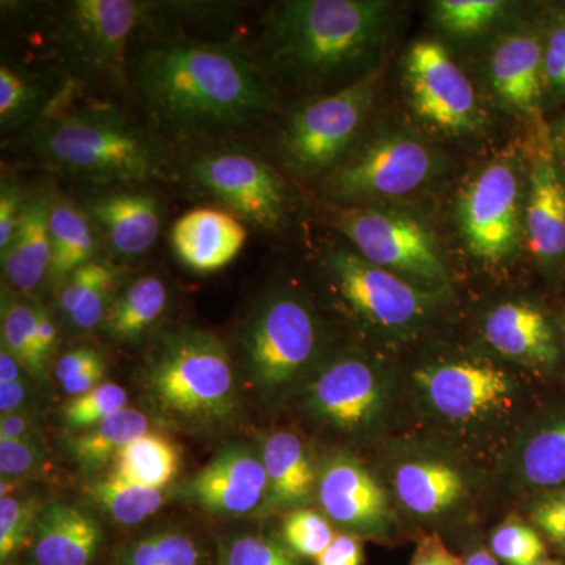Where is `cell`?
<instances>
[{
    "instance_id": "cell-1",
    "label": "cell",
    "mask_w": 565,
    "mask_h": 565,
    "mask_svg": "<svg viewBox=\"0 0 565 565\" xmlns=\"http://www.w3.org/2000/svg\"><path fill=\"white\" fill-rule=\"evenodd\" d=\"M129 85L145 125L167 145L236 139L256 128L277 99L262 61L244 47L182 36L141 44Z\"/></svg>"
},
{
    "instance_id": "cell-2",
    "label": "cell",
    "mask_w": 565,
    "mask_h": 565,
    "mask_svg": "<svg viewBox=\"0 0 565 565\" xmlns=\"http://www.w3.org/2000/svg\"><path fill=\"white\" fill-rule=\"evenodd\" d=\"M396 22L385 0H286L264 18L259 61L274 84L337 92L379 70Z\"/></svg>"
},
{
    "instance_id": "cell-3",
    "label": "cell",
    "mask_w": 565,
    "mask_h": 565,
    "mask_svg": "<svg viewBox=\"0 0 565 565\" xmlns=\"http://www.w3.org/2000/svg\"><path fill=\"white\" fill-rule=\"evenodd\" d=\"M18 158L93 189L172 182L169 147L147 125L106 103H57L28 131L13 137Z\"/></svg>"
},
{
    "instance_id": "cell-4",
    "label": "cell",
    "mask_w": 565,
    "mask_h": 565,
    "mask_svg": "<svg viewBox=\"0 0 565 565\" xmlns=\"http://www.w3.org/2000/svg\"><path fill=\"white\" fill-rule=\"evenodd\" d=\"M137 375L145 404L170 426L215 430L239 415L232 355L221 338L207 330H161L152 338Z\"/></svg>"
},
{
    "instance_id": "cell-5",
    "label": "cell",
    "mask_w": 565,
    "mask_h": 565,
    "mask_svg": "<svg viewBox=\"0 0 565 565\" xmlns=\"http://www.w3.org/2000/svg\"><path fill=\"white\" fill-rule=\"evenodd\" d=\"M326 329L310 300L291 289L264 296L241 332L239 364L245 382L273 401L318 366Z\"/></svg>"
},
{
    "instance_id": "cell-6",
    "label": "cell",
    "mask_w": 565,
    "mask_h": 565,
    "mask_svg": "<svg viewBox=\"0 0 565 565\" xmlns=\"http://www.w3.org/2000/svg\"><path fill=\"white\" fill-rule=\"evenodd\" d=\"M156 7L137 0H73L58 6L51 43L70 82L128 87L134 33Z\"/></svg>"
},
{
    "instance_id": "cell-7",
    "label": "cell",
    "mask_w": 565,
    "mask_h": 565,
    "mask_svg": "<svg viewBox=\"0 0 565 565\" xmlns=\"http://www.w3.org/2000/svg\"><path fill=\"white\" fill-rule=\"evenodd\" d=\"M379 82L381 70L371 71L291 111L275 140L285 169L302 180L332 172L359 141L377 98Z\"/></svg>"
},
{
    "instance_id": "cell-8",
    "label": "cell",
    "mask_w": 565,
    "mask_h": 565,
    "mask_svg": "<svg viewBox=\"0 0 565 565\" xmlns=\"http://www.w3.org/2000/svg\"><path fill=\"white\" fill-rule=\"evenodd\" d=\"M444 170V156L422 137L392 129L355 145L321 178V188L330 203L371 206L414 195Z\"/></svg>"
},
{
    "instance_id": "cell-9",
    "label": "cell",
    "mask_w": 565,
    "mask_h": 565,
    "mask_svg": "<svg viewBox=\"0 0 565 565\" xmlns=\"http://www.w3.org/2000/svg\"><path fill=\"white\" fill-rule=\"evenodd\" d=\"M322 270L333 299L373 332L411 333L435 308V291L366 262L353 248H330L322 256Z\"/></svg>"
},
{
    "instance_id": "cell-10",
    "label": "cell",
    "mask_w": 565,
    "mask_h": 565,
    "mask_svg": "<svg viewBox=\"0 0 565 565\" xmlns=\"http://www.w3.org/2000/svg\"><path fill=\"white\" fill-rule=\"evenodd\" d=\"M323 221L351 243L366 262L437 291L448 285V269L433 232L403 212L373 206L327 204Z\"/></svg>"
},
{
    "instance_id": "cell-11",
    "label": "cell",
    "mask_w": 565,
    "mask_h": 565,
    "mask_svg": "<svg viewBox=\"0 0 565 565\" xmlns=\"http://www.w3.org/2000/svg\"><path fill=\"white\" fill-rule=\"evenodd\" d=\"M185 181L239 221L278 232L289 214V193L281 174L258 152L234 145L196 152L182 167Z\"/></svg>"
},
{
    "instance_id": "cell-12",
    "label": "cell",
    "mask_w": 565,
    "mask_h": 565,
    "mask_svg": "<svg viewBox=\"0 0 565 565\" xmlns=\"http://www.w3.org/2000/svg\"><path fill=\"white\" fill-rule=\"evenodd\" d=\"M457 218L468 252L498 264L520 243V167L514 154L486 163L460 193Z\"/></svg>"
},
{
    "instance_id": "cell-13",
    "label": "cell",
    "mask_w": 565,
    "mask_h": 565,
    "mask_svg": "<svg viewBox=\"0 0 565 565\" xmlns=\"http://www.w3.org/2000/svg\"><path fill=\"white\" fill-rule=\"evenodd\" d=\"M404 84L416 117L446 134H471L481 126L473 84L444 44L418 40L404 55Z\"/></svg>"
},
{
    "instance_id": "cell-14",
    "label": "cell",
    "mask_w": 565,
    "mask_h": 565,
    "mask_svg": "<svg viewBox=\"0 0 565 565\" xmlns=\"http://www.w3.org/2000/svg\"><path fill=\"white\" fill-rule=\"evenodd\" d=\"M384 385L373 363L360 356H341L313 375L305 393V411L330 429L359 433L381 415Z\"/></svg>"
},
{
    "instance_id": "cell-15",
    "label": "cell",
    "mask_w": 565,
    "mask_h": 565,
    "mask_svg": "<svg viewBox=\"0 0 565 565\" xmlns=\"http://www.w3.org/2000/svg\"><path fill=\"white\" fill-rule=\"evenodd\" d=\"M180 497L210 515H258L267 501L262 449L245 444L223 446L210 463L182 484Z\"/></svg>"
},
{
    "instance_id": "cell-16",
    "label": "cell",
    "mask_w": 565,
    "mask_h": 565,
    "mask_svg": "<svg viewBox=\"0 0 565 565\" xmlns=\"http://www.w3.org/2000/svg\"><path fill=\"white\" fill-rule=\"evenodd\" d=\"M316 498L323 515L345 533L377 541L392 537L388 494L359 460L344 455L327 459L318 470Z\"/></svg>"
},
{
    "instance_id": "cell-17",
    "label": "cell",
    "mask_w": 565,
    "mask_h": 565,
    "mask_svg": "<svg viewBox=\"0 0 565 565\" xmlns=\"http://www.w3.org/2000/svg\"><path fill=\"white\" fill-rule=\"evenodd\" d=\"M414 382L435 414L449 422L482 419L503 408L514 382L489 363L446 362L415 371Z\"/></svg>"
},
{
    "instance_id": "cell-18",
    "label": "cell",
    "mask_w": 565,
    "mask_h": 565,
    "mask_svg": "<svg viewBox=\"0 0 565 565\" xmlns=\"http://www.w3.org/2000/svg\"><path fill=\"white\" fill-rule=\"evenodd\" d=\"M77 202L90 215L104 245L117 258H140L158 243L162 204L140 185L93 189Z\"/></svg>"
},
{
    "instance_id": "cell-19",
    "label": "cell",
    "mask_w": 565,
    "mask_h": 565,
    "mask_svg": "<svg viewBox=\"0 0 565 565\" xmlns=\"http://www.w3.org/2000/svg\"><path fill=\"white\" fill-rule=\"evenodd\" d=\"M544 41L530 28L514 29L494 40L487 73L490 87L505 109L537 115L544 98Z\"/></svg>"
},
{
    "instance_id": "cell-20",
    "label": "cell",
    "mask_w": 565,
    "mask_h": 565,
    "mask_svg": "<svg viewBox=\"0 0 565 565\" xmlns=\"http://www.w3.org/2000/svg\"><path fill=\"white\" fill-rule=\"evenodd\" d=\"M525 232L534 258L553 269L565 262V181L553 147L531 152Z\"/></svg>"
},
{
    "instance_id": "cell-21",
    "label": "cell",
    "mask_w": 565,
    "mask_h": 565,
    "mask_svg": "<svg viewBox=\"0 0 565 565\" xmlns=\"http://www.w3.org/2000/svg\"><path fill=\"white\" fill-rule=\"evenodd\" d=\"M484 337L494 352L534 370H553L563 360L559 330L541 308L525 300L494 307L487 315Z\"/></svg>"
},
{
    "instance_id": "cell-22",
    "label": "cell",
    "mask_w": 565,
    "mask_h": 565,
    "mask_svg": "<svg viewBox=\"0 0 565 565\" xmlns=\"http://www.w3.org/2000/svg\"><path fill=\"white\" fill-rule=\"evenodd\" d=\"M57 195L52 184L32 189L13 239L0 252L3 285L31 299L50 281V215Z\"/></svg>"
},
{
    "instance_id": "cell-23",
    "label": "cell",
    "mask_w": 565,
    "mask_h": 565,
    "mask_svg": "<svg viewBox=\"0 0 565 565\" xmlns=\"http://www.w3.org/2000/svg\"><path fill=\"white\" fill-rule=\"evenodd\" d=\"M104 544V527L81 505L52 503L36 520L29 565H95Z\"/></svg>"
},
{
    "instance_id": "cell-24",
    "label": "cell",
    "mask_w": 565,
    "mask_h": 565,
    "mask_svg": "<svg viewBox=\"0 0 565 565\" xmlns=\"http://www.w3.org/2000/svg\"><path fill=\"white\" fill-rule=\"evenodd\" d=\"M247 228L232 212L196 207L173 223L170 243L180 262L193 273H217L239 255Z\"/></svg>"
},
{
    "instance_id": "cell-25",
    "label": "cell",
    "mask_w": 565,
    "mask_h": 565,
    "mask_svg": "<svg viewBox=\"0 0 565 565\" xmlns=\"http://www.w3.org/2000/svg\"><path fill=\"white\" fill-rule=\"evenodd\" d=\"M267 475V501L264 512L307 508L316 497L318 470L310 448L291 430L270 434L262 446Z\"/></svg>"
},
{
    "instance_id": "cell-26",
    "label": "cell",
    "mask_w": 565,
    "mask_h": 565,
    "mask_svg": "<svg viewBox=\"0 0 565 565\" xmlns=\"http://www.w3.org/2000/svg\"><path fill=\"white\" fill-rule=\"evenodd\" d=\"M399 503L422 519H434L460 503L463 476L455 465L437 459H414L401 463L393 473Z\"/></svg>"
},
{
    "instance_id": "cell-27",
    "label": "cell",
    "mask_w": 565,
    "mask_h": 565,
    "mask_svg": "<svg viewBox=\"0 0 565 565\" xmlns=\"http://www.w3.org/2000/svg\"><path fill=\"white\" fill-rule=\"evenodd\" d=\"M121 267L95 259L74 270L58 285V311L76 332L102 329L111 302L120 291Z\"/></svg>"
},
{
    "instance_id": "cell-28",
    "label": "cell",
    "mask_w": 565,
    "mask_h": 565,
    "mask_svg": "<svg viewBox=\"0 0 565 565\" xmlns=\"http://www.w3.org/2000/svg\"><path fill=\"white\" fill-rule=\"evenodd\" d=\"M50 281L61 285L74 270L99 258L104 241L77 200L57 195L50 215Z\"/></svg>"
},
{
    "instance_id": "cell-29",
    "label": "cell",
    "mask_w": 565,
    "mask_h": 565,
    "mask_svg": "<svg viewBox=\"0 0 565 565\" xmlns=\"http://www.w3.org/2000/svg\"><path fill=\"white\" fill-rule=\"evenodd\" d=\"M169 299V289L161 277L141 275L118 291L99 330L114 343H139L161 321Z\"/></svg>"
},
{
    "instance_id": "cell-30",
    "label": "cell",
    "mask_w": 565,
    "mask_h": 565,
    "mask_svg": "<svg viewBox=\"0 0 565 565\" xmlns=\"http://www.w3.org/2000/svg\"><path fill=\"white\" fill-rule=\"evenodd\" d=\"M106 565H215V556L199 535L169 525L122 542Z\"/></svg>"
},
{
    "instance_id": "cell-31",
    "label": "cell",
    "mask_w": 565,
    "mask_h": 565,
    "mask_svg": "<svg viewBox=\"0 0 565 565\" xmlns=\"http://www.w3.org/2000/svg\"><path fill=\"white\" fill-rule=\"evenodd\" d=\"M516 473L535 492L565 487V407L545 416L526 435L516 456Z\"/></svg>"
},
{
    "instance_id": "cell-32",
    "label": "cell",
    "mask_w": 565,
    "mask_h": 565,
    "mask_svg": "<svg viewBox=\"0 0 565 565\" xmlns=\"http://www.w3.org/2000/svg\"><path fill=\"white\" fill-rule=\"evenodd\" d=\"M150 430V418L139 408L126 407L90 429L74 433L68 448L81 473L96 475L114 462L118 452Z\"/></svg>"
},
{
    "instance_id": "cell-33",
    "label": "cell",
    "mask_w": 565,
    "mask_h": 565,
    "mask_svg": "<svg viewBox=\"0 0 565 565\" xmlns=\"http://www.w3.org/2000/svg\"><path fill=\"white\" fill-rule=\"evenodd\" d=\"M62 90H52L51 82L40 74L28 73L10 65L0 66V128L3 134L28 131L43 120Z\"/></svg>"
},
{
    "instance_id": "cell-34",
    "label": "cell",
    "mask_w": 565,
    "mask_h": 565,
    "mask_svg": "<svg viewBox=\"0 0 565 565\" xmlns=\"http://www.w3.org/2000/svg\"><path fill=\"white\" fill-rule=\"evenodd\" d=\"M180 467L178 445L166 435L148 433L118 452L107 475L128 484L166 490L177 479Z\"/></svg>"
},
{
    "instance_id": "cell-35",
    "label": "cell",
    "mask_w": 565,
    "mask_h": 565,
    "mask_svg": "<svg viewBox=\"0 0 565 565\" xmlns=\"http://www.w3.org/2000/svg\"><path fill=\"white\" fill-rule=\"evenodd\" d=\"M39 302L31 297L14 292L9 286H2V348L7 349L25 367L29 375L41 386L50 385V367L41 359L36 341V313Z\"/></svg>"
},
{
    "instance_id": "cell-36",
    "label": "cell",
    "mask_w": 565,
    "mask_h": 565,
    "mask_svg": "<svg viewBox=\"0 0 565 565\" xmlns=\"http://www.w3.org/2000/svg\"><path fill=\"white\" fill-rule=\"evenodd\" d=\"M84 493L93 505L120 526L140 525L158 514L169 498L166 490L128 484L109 475L92 479L84 487Z\"/></svg>"
},
{
    "instance_id": "cell-37",
    "label": "cell",
    "mask_w": 565,
    "mask_h": 565,
    "mask_svg": "<svg viewBox=\"0 0 565 565\" xmlns=\"http://www.w3.org/2000/svg\"><path fill=\"white\" fill-rule=\"evenodd\" d=\"M508 7L501 0H438L430 10L441 31L455 39H473L500 21Z\"/></svg>"
},
{
    "instance_id": "cell-38",
    "label": "cell",
    "mask_w": 565,
    "mask_h": 565,
    "mask_svg": "<svg viewBox=\"0 0 565 565\" xmlns=\"http://www.w3.org/2000/svg\"><path fill=\"white\" fill-rule=\"evenodd\" d=\"M215 565H305L281 537L263 533L230 534L218 542Z\"/></svg>"
},
{
    "instance_id": "cell-39",
    "label": "cell",
    "mask_w": 565,
    "mask_h": 565,
    "mask_svg": "<svg viewBox=\"0 0 565 565\" xmlns=\"http://www.w3.org/2000/svg\"><path fill=\"white\" fill-rule=\"evenodd\" d=\"M487 548L501 565H539L550 557L545 539L516 515L494 527Z\"/></svg>"
},
{
    "instance_id": "cell-40",
    "label": "cell",
    "mask_w": 565,
    "mask_h": 565,
    "mask_svg": "<svg viewBox=\"0 0 565 565\" xmlns=\"http://www.w3.org/2000/svg\"><path fill=\"white\" fill-rule=\"evenodd\" d=\"M43 508L32 497L0 498V564L11 565L28 553Z\"/></svg>"
},
{
    "instance_id": "cell-41",
    "label": "cell",
    "mask_w": 565,
    "mask_h": 565,
    "mask_svg": "<svg viewBox=\"0 0 565 565\" xmlns=\"http://www.w3.org/2000/svg\"><path fill=\"white\" fill-rule=\"evenodd\" d=\"M280 537L286 546L303 561H316L332 545L337 533L332 522L321 512L299 508L286 512L282 516Z\"/></svg>"
},
{
    "instance_id": "cell-42",
    "label": "cell",
    "mask_w": 565,
    "mask_h": 565,
    "mask_svg": "<svg viewBox=\"0 0 565 565\" xmlns=\"http://www.w3.org/2000/svg\"><path fill=\"white\" fill-rule=\"evenodd\" d=\"M129 396L115 382H103L92 392L70 397L62 407L63 424L70 433H82L128 407Z\"/></svg>"
},
{
    "instance_id": "cell-43",
    "label": "cell",
    "mask_w": 565,
    "mask_h": 565,
    "mask_svg": "<svg viewBox=\"0 0 565 565\" xmlns=\"http://www.w3.org/2000/svg\"><path fill=\"white\" fill-rule=\"evenodd\" d=\"M107 366L103 353L93 345L81 344L58 356L55 381L70 397L81 396L102 385Z\"/></svg>"
},
{
    "instance_id": "cell-44",
    "label": "cell",
    "mask_w": 565,
    "mask_h": 565,
    "mask_svg": "<svg viewBox=\"0 0 565 565\" xmlns=\"http://www.w3.org/2000/svg\"><path fill=\"white\" fill-rule=\"evenodd\" d=\"M530 523L545 539L546 545L565 557V487L539 493L531 505Z\"/></svg>"
},
{
    "instance_id": "cell-45",
    "label": "cell",
    "mask_w": 565,
    "mask_h": 565,
    "mask_svg": "<svg viewBox=\"0 0 565 565\" xmlns=\"http://www.w3.org/2000/svg\"><path fill=\"white\" fill-rule=\"evenodd\" d=\"M46 451L41 440L0 438V473L2 479L20 482L41 473L46 467Z\"/></svg>"
},
{
    "instance_id": "cell-46",
    "label": "cell",
    "mask_w": 565,
    "mask_h": 565,
    "mask_svg": "<svg viewBox=\"0 0 565 565\" xmlns=\"http://www.w3.org/2000/svg\"><path fill=\"white\" fill-rule=\"evenodd\" d=\"M544 87L565 96V14H557L544 41Z\"/></svg>"
},
{
    "instance_id": "cell-47",
    "label": "cell",
    "mask_w": 565,
    "mask_h": 565,
    "mask_svg": "<svg viewBox=\"0 0 565 565\" xmlns=\"http://www.w3.org/2000/svg\"><path fill=\"white\" fill-rule=\"evenodd\" d=\"M31 192L20 181L2 178V184H0V252L6 250L10 241L13 239Z\"/></svg>"
},
{
    "instance_id": "cell-48",
    "label": "cell",
    "mask_w": 565,
    "mask_h": 565,
    "mask_svg": "<svg viewBox=\"0 0 565 565\" xmlns=\"http://www.w3.org/2000/svg\"><path fill=\"white\" fill-rule=\"evenodd\" d=\"M362 537L351 533H340L332 545L315 561V565H363Z\"/></svg>"
},
{
    "instance_id": "cell-49",
    "label": "cell",
    "mask_w": 565,
    "mask_h": 565,
    "mask_svg": "<svg viewBox=\"0 0 565 565\" xmlns=\"http://www.w3.org/2000/svg\"><path fill=\"white\" fill-rule=\"evenodd\" d=\"M411 565H463V559L446 546L440 535L433 533L419 539Z\"/></svg>"
},
{
    "instance_id": "cell-50",
    "label": "cell",
    "mask_w": 565,
    "mask_h": 565,
    "mask_svg": "<svg viewBox=\"0 0 565 565\" xmlns=\"http://www.w3.org/2000/svg\"><path fill=\"white\" fill-rule=\"evenodd\" d=\"M0 438L7 440H41V423L32 411L0 416Z\"/></svg>"
},
{
    "instance_id": "cell-51",
    "label": "cell",
    "mask_w": 565,
    "mask_h": 565,
    "mask_svg": "<svg viewBox=\"0 0 565 565\" xmlns=\"http://www.w3.org/2000/svg\"><path fill=\"white\" fill-rule=\"evenodd\" d=\"M32 379L0 384V415L32 411Z\"/></svg>"
},
{
    "instance_id": "cell-52",
    "label": "cell",
    "mask_w": 565,
    "mask_h": 565,
    "mask_svg": "<svg viewBox=\"0 0 565 565\" xmlns=\"http://www.w3.org/2000/svg\"><path fill=\"white\" fill-rule=\"evenodd\" d=\"M39 313V323H36V341H39V351L41 359L50 367L52 355L55 352V344H57V326H55L54 318L43 303L36 307Z\"/></svg>"
},
{
    "instance_id": "cell-53",
    "label": "cell",
    "mask_w": 565,
    "mask_h": 565,
    "mask_svg": "<svg viewBox=\"0 0 565 565\" xmlns=\"http://www.w3.org/2000/svg\"><path fill=\"white\" fill-rule=\"evenodd\" d=\"M25 379H32L25 367L7 349H0V384L25 381Z\"/></svg>"
},
{
    "instance_id": "cell-54",
    "label": "cell",
    "mask_w": 565,
    "mask_h": 565,
    "mask_svg": "<svg viewBox=\"0 0 565 565\" xmlns=\"http://www.w3.org/2000/svg\"><path fill=\"white\" fill-rule=\"evenodd\" d=\"M463 565H501L487 546L478 545L462 556Z\"/></svg>"
},
{
    "instance_id": "cell-55",
    "label": "cell",
    "mask_w": 565,
    "mask_h": 565,
    "mask_svg": "<svg viewBox=\"0 0 565 565\" xmlns=\"http://www.w3.org/2000/svg\"><path fill=\"white\" fill-rule=\"evenodd\" d=\"M555 143L557 145V148H559V151L563 152L565 158V118L559 122V125H557L555 132Z\"/></svg>"
},
{
    "instance_id": "cell-56",
    "label": "cell",
    "mask_w": 565,
    "mask_h": 565,
    "mask_svg": "<svg viewBox=\"0 0 565 565\" xmlns=\"http://www.w3.org/2000/svg\"><path fill=\"white\" fill-rule=\"evenodd\" d=\"M557 330H559L561 345H563V360H565V311L559 326H557Z\"/></svg>"
},
{
    "instance_id": "cell-57",
    "label": "cell",
    "mask_w": 565,
    "mask_h": 565,
    "mask_svg": "<svg viewBox=\"0 0 565 565\" xmlns=\"http://www.w3.org/2000/svg\"><path fill=\"white\" fill-rule=\"evenodd\" d=\"M539 565H565V561L555 559V557H548V559H545L544 563H541Z\"/></svg>"
}]
</instances>
